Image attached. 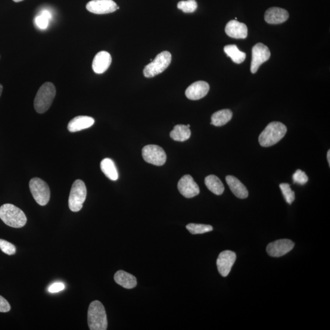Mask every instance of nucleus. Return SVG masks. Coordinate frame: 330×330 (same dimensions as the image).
<instances>
[{
  "label": "nucleus",
  "mask_w": 330,
  "mask_h": 330,
  "mask_svg": "<svg viewBox=\"0 0 330 330\" xmlns=\"http://www.w3.org/2000/svg\"><path fill=\"white\" fill-rule=\"evenodd\" d=\"M0 219L6 225L14 228H22L27 222L23 211L11 204L2 205L0 207Z\"/></svg>",
  "instance_id": "obj_1"
},
{
  "label": "nucleus",
  "mask_w": 330,
  "mask_h": 330,
  "mask_svg": "<svg viewBox=\"0 0 330 330\" xmlns=\"http://www.w3.org/2000/svg\"><path fill=\"white\" fill-rule=\"evenodd\" d=\"M287 132V127L280 122L268 124L259 136V143L263 147H270L278 143Z\"/></svg>",
  "instance_id": "obj_2"
},
{
  "label": "nucleus",
  "mask_w": 330,
  "mask_h": 330,
  "mask_svg": "<svg viewBox=\"0 0 330 330\" xmlns=\"http://www.w3.org/2000/svg\"><path fill=\"white\" fill-rule=\"evenodd\" d=\"M88 323L91 330H106L108 322L104 305L96 300L89 304L88 311Z\"/></svg>",
  "instance_id": "obj_3"
},
{
  "label": "nucleus",
  "mask_w": 330,
  "mask_h": 330,
  "mask_svg": "<svg viewBox=\"0 0 330 330\" xmlns=\"http://www.w3.org/2000/svg\"><path fill=\"white\" fill-rule=\"evenodd\" d=\"M55 96L56 88L54 84L51 82L43 84L34 99V106L37 113H45L51 107Z\"/></svg>",
  "instance_id": "obj_4"
},
{
  "label": "nucleus",
  "mask_w": 330,
  "mask_h": 330,
  "mask_svg": "<svg viewBox=\"0 0 330 330\" xmlns=\"http://www.w3.org/2000/svg\"><path fill=\"white\" fill-rule=\"evenodd\" d=\"M87 195L85 182L82 180H76L70 190L68 198V207L71 211L77 213L82 209Z\"/></svg>",
  "instance_id": "obj_5"
},
{
  "label": "nucleus",
  "mask_w": 330,
  "mask_h": 330,
  "mask_svg": "<svg viewBox=\"0 0 330 330\" xmlns=\"http://www.w3.org/2000/svg\"><path fill=\"white\" fill-rule=\"evenodd\" d=\"M171 54L169 52L164 51L158 54L150 64L146 66L143 74L147 78H152L162 73L171 63Z\"/></svg>",
  "instance_id": "obj_6"
},
{
  "label": "nucleus",
  "mask_w": 330,
  "mask_h": 330,
  "mask_svg": "<svg viewBox=\"0 0 330 330\" xmlns=\"http://www.w3.org/2000/svg\"><path fill=\"white\" fill-rule=\"evenodd\" d=\"M30 192L37 204L45 205L51 198V191L48 183L40 178L31 179L29 183Z\"/></svg>",
  "instance_id": "obj_7"
},
{
  "label": "nucleus",
  "mask_w": 330,
  "mask_h": 330,
  "mask_svg": "<svg viewBox=\"0 0 330 330\" xmlns=\"http://www.w3.org/2000/svg\"><path fill=\"white\" fill-rule=\"evenodd\" d=\"M142 155L146 162L162 166L167 161V154L159 146L149 145L143 148Z\"/></svg>",
  "instance_id": "obj_8"
},
{
  "label": "nucleus",
  "mask_w": 330,
  "mask_h": 330,
  "mask_svg": "<svg viewBox=\"0 0 330 330\" xmlns=\"http://www.w3.org/2000/svg\"><path fill=\"white\" fill-rule=\"evenodd\" d=\"M270 52L268 46L262 43H258L252 49L251 73H257L261 64L269 60Z\"/></svg>",
  "instance_id": "obj_9"
},
{
  "label": "nucleus",
  "mask_w": 330,
  "mask_h": 330,
  "mask_svg": "<svg viewBox=\"0 0 330 330\" xmlns=\"http://www.w3.org/2000/svg\"><path fill=\"white\" fill-rule=\"evenodd\" d=\"M87 10L96 14L112 13L120 9L113 0H92L86 5Z\"/></svg>",
  "instance_id": "obj_10"
},
{
  "label": "nucleus",
  "mask_w": 330,
  "mask_h": 330,
  "mask_svg": "<svg viewBox=\"0 0 330 330\" xmlns=\"http://www.w3.org/2000/svg\"><path fill=\"white\" fill-rule=\"evenodd\" d=\"M295 244L289 239L278 240L270 243L267 247V252L269 256L278 257L291 251L294 248Z\"/></svg>",
  "instance_id": "obj_11"
},
{
  "label": "nucleus",
  "mask_w": 330,
  "mask_h": 330,
  "mask_svg": "<svg viewBox=\"0 0 330 330\" xmlns=\"http://www.w3.org/2000/svg\"><path fill=\"white\" fill-rule=\"evenodd\" d=\"M179 191L183 197L186 198H192L199 195L200 192L199 186L195 182L194 178L191 176H183L179 180L177 185Z\"/></svg>",
  "instance_id": "obj_12"
},
{
  "label": "nucleus",
  "mask_w": 330,
  "mask_h": 330,
  "mask_svg": "<svg viewBox=\"0 0 330 330\" xmlns=\"http://www.w3.org/2000/svg\"><path fill=\"white\" fill-rule=\"evenodd\" d=\"M236 260V254L234 252L226 250L219 254L217 261L218 270L221 275L226 277L231 272L233 265Z\"/></svg>",
  "instance_id": "obj_13"
},
{
  "label": "nucleus",
  "mask_w": 330,
  "mask_h": 330,
  "mask_svg": "<svg viewBox=\"0 0 330 330\" xmlns=\"http://www.w3.org/2000/svg\"><path fill=\"white\" fill-rule=\"evenodd\" d=\"M209 85L207 82L198 81L188 87L186 89L185 95L188 99L197 101L204 98L209 91Z\"/></svg>",
  "instance_id": "obj_14"
},
{
  "label": "nucleus",
  "mask_w": 330,
  "mask_h": 330,
  "mask_svg": "<svg viewBox=\"0 0 330 330\" xmlns=\"http://www.w3.org/2000/svg\"><path fill=\"white\" fill-rule=\"evenodd\" d=\"M289 17V12L286 9L273 7L267 9L265 13L264 18L266 22L269 24L277 25L284 23L288 20Z\"/></svg>",
  "instance_id": "obj_15"
},
{
  "label": "nucleus",
  "mask_w": 330,
  "mask_h": 330,
  "mask_svg": "<svg viewBox=\"0 0 330 330\" xmlns=\"http://www.w3.org/2000/svg\"><path fill=\"white\" fill-rule=\"evenodd\" d=\"M227 35L235 39H245L248 36V28L245 23L236 20L229 21L225 28Z\"/></svg>",
  "instance_id": "obj_16"
},
{
  "label": "nucleus",
  "mask_w": 330,
  "mask_h": 330,
  "mask_svg": "<svg viewBox=\"0 0 330 330\" xmlns=\"http://www.w3.org/2000/svg\"><path fill=\"white\" fill-rule=\"evenodd\" d=\"M112 58L109 53L101 51L95 56L92 62V69L98 74L104 73L107 71L111 64Z\"/></svg>",
  "instance_id": "obj_17"
},
{
  "label": "nucleus",
  "mask_w": 330,
  "mask_h": 330,
  "mask_svg": "<svg viewBox=\"0 0 330 330\" xmlns=\"http://www.w3.org/2000/svg\"><path fill=\"white\" fill-rule=\"evenodd\" d=\"M95 121L92 117L87 116H79L70 121L67 129L70 132H77L91 127Z\"/></svg>",
  "instance_id": "obj_18"
},
{
  "label": "nucleus",
  "mask_w": 330,
  "mask_h": 330,
  "mask_svg": "<svg viewBox=\"0 0 330 330\" xmlns=\"http://www.w3.org/2000/svg\"><path fill=\"white\" fill-rule=\"evenodd\" d=\"M226 180L230 189H231L235 197L240 199H245L248 197L247 188L235 177L232 176H226Z\"/></svg>",
  "instance_id": "obj_19"
},
{
  "label": "nucleus",
  "mask_w": 330,
  "mask_h": 330,
  "mask_svg": "<svg viewBox=\"0 0 330 330\" xmlns=\"http://www.w3.org/2000/svg\"><path fill=\"white\" fill-rule=\"evenodd\" d=\"M114 279L115 282L124 288L127 289L135 288L137 285L136 278L132 274L123 270H119L115 273Z\"/></svg>",
  "instance_id": "obj_20"
},
{
  "label": "nucleus",
  "mask_w": 330,
  "mask_h": 330,
  "mask_svg": "<svg viewBox=\"0 0 330 330\" xmlns=\"http://www.w3.org/2000/svg\"><path fill=\"white\" fill-rule=\"evenodd\" d=\"M232 114V112L229 109L218 111L211 116L210 124L217 127L225 125L231 121Z\"/></svg>",
  "instance_id": "obj_21"
},
{
  "label": "nucleus",
  "mask_w": 330,
  "mask_h": 330,
  "mask_svg": "<svg viewBox=\"0 0 330 330\" xmlns=\"http://www.w3.org/2000/svg\"><path fill=\"white\" fill-rule=\"evenodd\" d=\"M191 130L188 127L182 124L174 126L170 133V137L174 141L183 142L191 138Z\"/></svg>",
  "instance_id": "obj_22"
},
{
  "label": "nucleus",
  "mask_w": 330,
  "mask_h": 330,
  "mask_svg": "<svg viewBox=\"0 0 330 330\" xmlns=\"http://www.w3.org/2000/svg\"><path fill=\"white\" fill-rule=\"evenodd\" d=\"M205 184L209 191L216 195H221L225 191V186L216 176L209 175L205 178Z\"/></svg>",
  "instance_id": "obj_23"
},
{
  "label": "nucleus",
  "mask_w": 330,
  "mask_h": 330,
  "mask_svg": "<svg viewBox=\"0 0 330 330\" xmlns=\"http://www.w3.org/2000/svg\"><path fill=\"white\" fill-rule=\"evenodd\" d=\"M101 168L103 173L109 179L117 180L118 179V172L116 165L110 158H106L102 160L101 163Z\"/></svg>",
  "instance_id": "obj_24"
},
{
  "label": "nucleus",
  "mask_w": 330,
  "mask_h": 330,
  "mask_svg": "<svg viewBox=\"0 0 330 330\" xmlns=\"http://www.w3.org/2000/svg\"><path fill=\"white\" fill-rule=\"evenodd\" d=\"M224 51L233 63L241 64L246 59L245 53L241 52L235 45H228L224 48Z\"/></svg>",
  "instance_id": "obj_25"
},
{
  "label": "nucleus",
  "mask_w": 330,
  "mask_h": 330,
  "mask_svg": "<svg viewBox=\"0 0 330 330\" xmlns=\"http://www.w3.org/2000/svg\"><path fill=\"white\" fill-rule=\"evenodd\" d=\"M186 228L192 234H202L213 230V227L210 225H202V224L190 223L186 225Z\"/></svg>",
  "instance_id": "obj_26"
},
{
  "label": "nucleus",
  "mask_w": 330,
  "mask_h": 330,
  "mask_svg": "<svg viewBox=\"0 0 330 330\" xmlns=\"http://www.w3.org/2000/svg\"><path fill=\"white\" fill-rule=\"evenodd\" d=\"M52 15L51 12L45 10L37 16L35 19V23L37 27L40 29L44 30L48 27L49 20L51 19Z\"/></svg>",
  "instance_id": "obj_27"
},
{
  "label": "nucleus",
  "mask_w": 330,
  "mask_h": 330,
  "mask_svg": "<svg viewBox=\"0 0 330 330\" xmlns=\"http://www.w3.org/2000/svg\"><path fill=\"white\" fill-rule=\"evenodd\" d=\"M177 8L185 13H192L197 10L198 8L197 2L196 0H187L181 1L177 4Z\"/></svg>",
  "instance_id": "obj_28"
},
{
  "label": "nucleus",
  "mask_w": 330,
  "mask_h": 330,
  "mask_svg": "<svg viewBox=\"0 0 330 330\" xmlns=\"http://www.w3.org/2000/svg\"><path fill=\"white\" fill-rule=\"evenodd\" d=\"M283 196L288 204H291L295 200V193L292 191L290 185L287 183H282L279 185Z\"/></svg>",
  "instance_id": "obj_29"
},
{
  "label": "nucleus",
  "mask_w": 330,
  "mask_h": 330,
  "mask_svg": "<svg viewBox=\"0 0 330 330\" xmlns=\"http://www.w3.org/2000/svg\"><path fill=\"white\" fill-rule=\"evenodd\" d=\"M0 249L3 253L8 255H13L16 253V248L11 243L0 239Z\"/></svg>",
  "instance_id": "obj_30"
},
{
  "label": "nucleus",
  "mask_w": 330,
  "mask_h": 330,
  "mask_svg": "<svg viewBox=\"0 0 330 330\" xmlns=\"http://www.w3.org/2000/svg\"><path fill=\"white\" fill-rule=\"evenodd\" d=\"M293 180L294 183L298 184L304 185L308 181V177L304 171L301 170H297L296 172L294 174Z\"/></svg>",
  "instance_id": "obj_31"
},
{
  "label": "nucleus",
  "mask_w": 330,
  "mask_h": 330,
  "mask_svg": "<svg viewBox=\"0 0 330 330\" xmlns=\"http://www.w3.org/2000/svg\"><path fill=\"white\" fill-rule=\"evenodd\" d=\"M65 288V285L62 282H55L50 286L49 292L51 293H57V292L63 291Z\"/></svg>",
  "instance_id": "obj_32"
},
{
  "label": "nucleus",
  "mask_w": 330,
  "mask_h": 330,
  "mask_svg": "<svg viewBox=\"0 0 330 330\" xmlns=\"http://www.w3.org/2000/svg\"><path fill=\"white\" fill-rule=\"evenodd\" d=\"M10 310L11 306L8 301L0 295V312L7 313Z\"/></svg>",
  "instance_id": "obj_33"
},
{
  "label": "nucleus",
  "mask_w": 330,
  "mask_h": 330,
  "mask_svg": "<svg viewBox=\"0 0 330 330\" xmlns=\"http://www.w3.org/2000/svg\"><path fill=\"white\" fill-rule=\"evenodd\" d=\"M327 160H328V162L329 163V166L330 167V151L329 150L328 151L327 153Z\"/></svg>",
  "instance_id": "obj_34"
},
{
  "label": "nucleus",
  "mask_w": 330,
  "mask_h": 330,
  "mask_svg": "<svg viewBox=\"0 0 330 330\" xmlns=\"http://www.w3.org/2000/svg\"><path fill=\"white\" fill-rule=\"evenodd\" d=\"M2 91H3V86L2 85H1V84H0V97H1Z\"/></svg>",
  "instance_id": "obj_35"
},
{
  "label": "nucleus",
  "mask_w": 330,
  "mask_h": 330,
  "mask_svg": "<svg viewBox=\"0 0 330 330\" xmlns=\"http://www.w3.org/2000/svg\"><path fill=\"white\" fill-rule=\"evenodd\" d=\"M13 1L14 2H15V3H18V2H20L21 1H23V0H13Z\"/></svg>",
  "instance_id": "obj_36"
},
{
  "label": "nucleus",
  "mask_w": 330,
  "mask_h": 330,
  "mask_svg": "<svg viewBox=\"0 0 330 330\" xmlns=\"http://www.w3.org/2000/svg\"><path fill=\"white\" fill-rule=\"evenodd\" d=\"M186 126H187L188 127V128H190V127H191V126H190L189 124H188V125Z\"/></svg>",
  "instance_id": "obj_37"
}]
</instances>
